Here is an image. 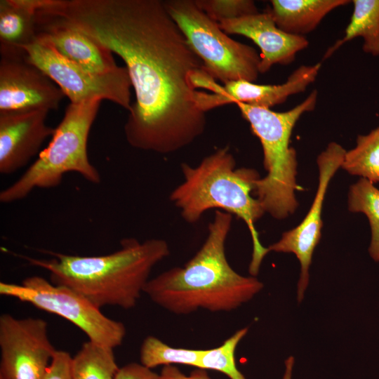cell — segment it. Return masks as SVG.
Here are the masks:
<instances>
[{
	"instance_id": "6da1fadb",
	"label": "cell",
	"mask_w": 379,
	"mask_h": 379,
	"mask_svg": "<svg viewBox=\"0 0 379 379\" xmlns=\"http://www.w3.org/2000/svg\"><path fill=\"white\" fill-rule=\"evenodd\" d=\"M50 15L64 18L125 63L135 101L124 130L133 147L165 154L205 131L191 77L204 69L160 0H53Z\"/></svg>"
},
{
	"instance_id": "7a4b0ae2",
	"label": "cell",
	"mask_w": 379,
	"mask_h": 379,
	"mask_svg": "<svg viewBox=\"0 0 379 379\" xmlns=\"http://www.w3.org/2000/svg\"><path fill=\"white\" fill-rule=\"evenodd\" d=\"M232 222V214L216 210L207 237L195 255L183 266L149 279L143 293L178 315L199 310L230 312L251 300L264 285L255 277L237 273L227 260L225 242Z\"/></svg>"
},
{
	"instance_id": "3957f363",
	"label": "cell",
	"mask_w": 379,
	"mask_h": 379,
	"mask_svg": "<svg viewBox=\"0 0 379 379\" xmlns=\"http://www.w3.org/2000/svg\"><path fill=\"white\" fill-rule=\"evenodd\" d=\"M120 244L119 250L104 255L46 251L49 259L23 258L47 270L52 283L70 288L100 309L112 305L129 310L135 306L152 269L169 255L170 248L161 239L141 242L126 238Z\"/></svg>"
},
{
	"instance_id": "277c9868",
	"label": "cell",
	"mask_w": 379,
	"mask_h": 379,
	"mask_svg": "<svg viewBox=\"0 0 379 379\" xmlns=\"http://www.w3.org/2000/svg\"><path fill=\"white\" fill-rule=\"evenodd\" d=\"M180 168L184 180L173 190L169 199L181 217L194 224L205 212L217 208L241 219L252 239L249 273L256 276L269 253L261 244L255 225L265 213L253 194L259 173L252 168H237L228 145L215 149L196 166L182 163Z\"/></svg>"
},
{
	"instance_id": "5b68a950",
	"label": "cell",
	"mask_w": 379,
	"mask_h": 379,
	"mask_svg": "<svg viewBox=\"0 0 379 379\" xmlns=\"http://www.w3.org/2000/svg\"><path fill=\"white\" fill-rule=\"evenodd\" d=\"M317 95L316 90L312 91L302 102L283 112L236 104L259 139L263 152L267 174L255 182L253 194L264 212L278 220L293 213L298 206L295 192L301 187L296 181L297 154L290 146V140L300 117L315 108Z\"/></svg>"
},
{
	"instance_id": "8992f818",
	"label": "cell",
	"mask_w": 379,
	"mask_h": 379,
	"mask_svg": "<svg viewBox=\"0 0 379 379\" xmlns=\"http://www.w3.org/2000/svg\"><path fill=\"white\" fill-rule=\"evenodd\" d=\"M100 103L98 100L70 102L48 146L16 181L0 192V201L13 203L25 199L34 189L55 187L68 173H77L89 182L99 184L101 176L89 160L87 146Z\"/></svg>"
},
{
	"instance_id": "52a82bcc",
	"label": "cell",
	"mask_w": 379,
	"mask_h": 379,
	"mask_svg": "<svg viewBox=\"0 0 379 379\" xmlns=\"http://www.w3.org/2000/svg\"><path fill=\"white\" fill-rule=\"evenodd\" d=\"M170 16L203 62L204 70L224 84L255 81L260 74V55L253 47L228 36L194 0L164 1Z\"/></svg>"
},
{
	"instance_id": "ba28073f",
	"label": "cell",
	"mask_w": 379,
	"mask_h": 379,
	"mask_svg": "<svg viewBox=\"0 0 379 379\" xmlns=\"http://www.w3.org/2000/svg\"><path fill=\"white\" fill-rule=\"evenodd\" d=\"M0 294L62 317L96 343L114 349L121 345L125 338L126 330L122 322L106 317L100 308L70 288L44 277L32 276L25 279L22 284L1 281Z\"/></svg>"
},
{
	"instance_id": "9c48e42d",
	"label": "cell",
	"mask_w": 379,
	"mask_h": 379,
	"mask_svg": "<svg viewBox=\"0 0 379 379\" xmlns=\"http://www.w3.org/2000/svg\"><path fill=\"white\" fill-rule=\"evenodd\" d=\"M23 51L25 60L53 80L71 103L107 100L130 111L132 85L125 67L119 66L105 74L89 72L61 55L47 39L37 34Z\"/></svg>"
},
{
	"instance_id": "30bf717a",
	"label": "cell",
	"mask_w": 379,
	"mask_h": 379,
	"mask_svg": "<svg viewBox=\"0 0 379 379\" xmlns=\"http://www.w3.org/2000/svg\"><path fill=\"white\" fill-rule=\"evenodd\" d=\"M0 375L6 379H42L57 351L41 318L0 317Z\"/></svg>"
},
{
	"instance_id": "8fae6325",
	"label": "cell",
	"mask_w": 379,
	"mask_h": 379,
	"mask_svg": "<svg viewBox=\"0 0 379 379\" xmlns=\"http://www.w3.org/2000/svg\"><path fill=\"white\" fill-rule=\"evenodd\" d=\"M346 150L337 142H330L317 163L319 182L314 199L302 221L295 228L283 233L281 239L267 247L269 252L292 253L300 263L297 299L300 302L309 284V269L315 247L321 239V211L324 199L331 178L341 168Z\"/></svg>"
},
{
	"instance_id": "7c38bea8",
	"label": "cell",
	"mask_w": 379,
	"mask_h": 379,
	"mask_svg": "<svg viewBox=\"0 0 379 379\" xmlns=\"http://www.w3.org/2000/svg\"><path fill=\"white\" fill-rule=\"evenodd\" d=\"M65 94L24 58H1L0 114L56 110Z\"/></svg>"
},
{
	"instance_id": "4fadbf2b",
	"label": "cell",
	"mask_w": 379,
	"mask_h": 379,
	"mask_svg": "<svg viewBox=\"0 0 379 379\" xmlns=\"http://www.w3.org/2000/svg\"><path fill=\"white\" fill-rule=\"evenodd\" d=\"M321 66L320 62L301 65L289 75L284 83L278 85L256 84L246 80L220 85L214 80L208 89L211 93L197 91L195 102L205 112L232 103H244L270 109L284 103L289 96L305 91L317 79Z\"/></svg>"
},
{
	"instance_id": "5bb4252c",
	"label": "cell",
	"mask_w": 379,
	"mask_h": 379,
	"mask_svg": "<svg viewBox=\"0 0 379 379\" xmlns=\"http://www.w3.org/2000/svg\"><path fill=\"white\" fill-rule=\"evenodd\" d=\"M219 27L227 34H239L251 39L260 50V73L274 65H288L309 42L303 36L284 32L276 25L267 10L241 18L223 20Z\"/></svg>"
},
{
	"instance_id": "9a60e30c",
	"label": "cell",
	"mask_w": 379,
	"mask_h": 379,
	"mask_svg": "<svg viewBox=\"0 0 379 379\" xmlns=\"http://www.w3.org/2000/svg\"><path fill=\"white\" fill-rule=\"evenodd\" d=\"M48 111L0 114V173L12 174L39 155L55 128L46 124Z\"/></svg>"
},
{
	"instance_id": "2e32d148",
	"label": "cell",
	"mask_w": 379,
	"mask_h": 379,
	"mask_svg": "<svg viewBox=\"0 0 379 379\" xmlns=\"http://www.w3.org/2000/svg\"><path fill=\"white\" fill-rule=\"evenodd\" d=\"M36 34L47 39L63 57L97 74L117 69L112 53L62 18L36 13Z\"/></svg>"
},
{
	"instance_id": "e0dca14e",
	"label": "cell",
	"mask_w": 379,
	"mask_h": 379,
	"mask_svg": "<svg viewBox=\"0 0 379 379\" xmlns=\"http://www.w3.org/2000/svg\"><path fill=\"white\" fill-rule=\"evenodd\" d=\"M44 0L0 1L1 58H24L23 48L36 36V13Z\"/></svg>"
},
{
	"instance_id": "ac0fdd59",
	"label": "cell",
	"mask_w": 379,
	"mask_h": 379,
	"mask_svg": "<svg viewBox=\"0 0 379 379\" xmlns=\"http://www.w3.org/2000/svg\"><path fill=\"white\" fill-rule=\"evenodd\" d=\"M347 0H272L267 11L277 26L286 33L302 36L314 30L334 9Z\"/></svg>"
},
{
	"instance_id": "d6986e66",
	"label": "cell",
	"mask_w": 379,
	"mask_h": 379,
	"mask_svg": "<svg viewBox=\"0 0 379 379\" xmlns=\"http://www.w3.org/2000/svg\"><path fill=\"white\" fill-rule=\"evenodd\" d=\"M352 2L354 10L345 35L326 51L324 60L356 37L363 39L364 52L379 55V0H354Z\"/></svg>"
},
{
	"instance_id": "ffe728a7",
	"label": "cell",
	"mask_w": 379,
	"mask_h": 379,
	"mask_svg": "<svg viewBox=\"0 0 379 379\" xmlns=\"http://www.w3.org/2000/svg\"><path fill=\"white\" fill-rule=\"evenodd\" d=\"M113 348L88 340L72 357V379H115L119 369Z\"/></svg>"
},
{
	"instance_id": "44dd1931",
	"label": "cell",
	"mask_w": 379,
	"mask_h": 379,
	"mask_svg": "<svg viewBox=\"0 0 379 379\" xmlns=\"http://www.w3.org/2000/svg\"><path fill=\"white\" fill-rule=\"evenodd\" d=\"M341 168L373 184L379 182V126L358 135L356 146L346 151Z\"/></svg>"
},
{
	"instance_id": "7402d4cb",
	"label": "cell",
	"mask_w": 379,
	"mask_h": 379,
	"mask_svg": "<svg viewBox=\"0 0 379 379\" xmlns=\"http://www.w3.org/2000/svg\"><path fill=\"white\" fill-rule=\"evenodd\" d=\"M347 204L350 211L363 213L368 219L371 231L368 251L375 261H379V189L361 178L350 186Z\"/></svg>"
},
{
	"instance_id": "603a6c76",
	"label": "cell",
	"mask_w": 379,
	"mask_h": 379,
	"mask_svg": "<svg viewBox=\"0 0 379 379\" xmlns=\"http://www.w3.org/2000/svg\"><path fill=\"white\" fill-rule=\"evenodd\" d=\"M204 350L175 348L155 336L143 340L140 352V364L148 368L159 366L184 364L198 367Z\"/></svg>"
},
{
	"instance_id": "cb8c5ba5",
	"label": "cell",
	"mask_w": 379,
	"mask_h": 379,
	"mask_svg": "<svg viewBox=\"0 0 379 379\" xmlns=\"http://www.w3.org/2000/svg\"><path fill=\"white\" fill-rule=\"evenodd\" d=\"M248 331V327L241 328L225 340L221 345L204 350L197 368L220 371L230 379H246L237 368L234 354L238 344L247 334Z\"/></svg>"
},
{
	"instance_id": "d4e9b609",
	"label": "cell",
	"mask_w": 379,
	"mask_h": 379,
	"mask_svg": "<svg viewBox=\"0 0 379 379\" xmlns=\"http://www.w3.org/2000/svg\"><path fill=\"white\" fill-rule=\"evenodd\" d=\"M213 20L220 22L258 13L251 0H194Z\"/></svg>"
},
{
	"instance_id": "484cf974",
	"label": "cell",
	"mask_w": 379,
	"mask_h": 379,
	"mask_svg": "<svg viewBox=\"0 0 379 379\" xmlns=\"http://www.w3.org/2000/svg\"><path fill=\"white\" fill-rule=\"evenodd\" d=\"M70 354L57 350L42 379H72Z\"/></svg>"
},
{
	"instance_id": "4316f807",
	"label": "cell",
	"mask_w": 379,
	"mask_h": 379,
	"mask_svg": "<svg viewBox=\"0 0 379 379\" xmlns=\"http://www.w3.org/2000/svg\"><path fill=\"white\" fill-rule=\"evenodd\" d=\"M115 379H161L159 374L142 364L130 363L119 368Z\"/></svg>"
},
{
	"instance_id": "83f0119b",
	"label": "cell",
	"mask_w": 379,
	"mask_h": 379,
	"mask_svg": "<svg viewBox=\"0 0 379 379\" xmlns=\"http://www.w3.org/2000/svg\"><path fill=\"white\" fill-rule=\"evenodd\" d=\"M159 375L161 379H211L206 369L197 368L186 375L173 365L164 366Z\"/></svg>"
},
{
	"instance_id": "f1b7e54d",
	"label": "cell",
	"mask_w": 379,
	"mask_h": 379,
	"mask_svg": "<svg viewBox=\"0 0 379 379\" xmlns=\"http://www.w3.org/2000/svg\"><path fill=\"white\" fill-rule=\"evenodd\" d=\"M294 358L291 356L285 361L286 369L283 379H291Z\"/></svg>"
},
{
	"instance_id": "f546056e",
	"label": "cell",
	"mask_w": 379,
	"mask_h": 379,
	"mask_svg": "<svg viewBox=\"0 0 379 379\" xmlns=\"http://www.w3.org/2000/svg\"><path fill=\"white\" fill-rule=\"evenodd\" d=\"M0 379H6V378L4 377L3 375H0Z\"/></svg>"
}]
</instances>
